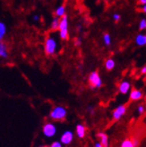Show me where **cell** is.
Masks as SVG:
<instances>
[{
  "instance_id": "obj_4",
  "label": "cell",
  "mask_w": 146,
  "mask_h": 147,
  "mask_svg": "<svg viewBox=\"0 0 146 147\" xmlns=\"http://www.w3.org/2000/svg\"><path fill=\"white\" fill-rule=\"evenodd\" d=\"M88 83L92 89H100L103 84L102 79L98 71H92L88 76Z\"/></svg>"
},
{
  "instance_id": "obj_24",
  "label": "cell",
  "mask_w": 146,
  "mask_h": 147,
  "mask_svg": "<svg viewBox=\"0 0 146 147\" xmlns=\"http://www.w3.org/2000/svg\"><path fill=\"white\" fill-rule=\"evenodd\" d=\"M82 42H83V39L81 38V37H78V38H76L75 40V47H80L82 45Z\"/></svg>"
},
{
  "instance_id": "obj_10",
  "label": "cell",
  "mask_w": 146,
  "mask_h": 147,
  "mask_svg": "<svg viewBox=\"0 0 146 147\" xmlns=\"http://www.w3.org/2000/svg\"><path fill=\"white\" fill-rule=\"evenodd\" d=\"M135 44L139 47L146 46V33H139L135 36Z\"/></svg>"
},
{
  "instance_id": "obj_17",
  "label": "cell",
  "mask_w": 146,
  "mask_h": 147,
  "mask_svg": "<svg viewBox=\"0 0 146 147\" xmlns=\"http://www.w3.org/2000/svg\"><path fill=\"white\" fill-rule=\"evenodd\" d=\"M102 40H103V42H104V45L106 47H110L111 43H112V39H111V36L109 33L108 32H105L103 34V37H102Z\"/></svg>"
},
{
  "instance_id": "obj_33",
  "label": "cell",
  "mask_w": 146,
  "mask_h": 147,
  "mask_svg": "<svg viewBox=\"0 0 146 147\" xmlns=\"http://www.w3.org/2000/svg\"><path fill=\"white\" fill-rule=\"evenodd\" d=\"M39 147H47V146H39Z\"/></svg>"
},
{
  "instance_id": "obj_31",
  "label": "cell",
  "mask_w": 146,
  "mask_h": 147,
  "mask_svg": "<svg viewBox=\"0 0 146 147\" xmlns=\"http://www.w3.org/2000/svg\"><path fill=\"white\" fill-rule=\"evenodd\" d=\"M40 20V17H39V16H33V21H35V22H37V21H39Z\"/></svg>"
},
{
  "instance_id": "obj_6",
  "label": "cell",
  "mask_w": 146,
  "mask_h": 147,
  "mask_svg": "<svg viewBox=\"0 0 146 147\" xmlns=\"http://www.w3.org/2000/svg\"><path fill=\"white\" fill-rule=\"evenodd\" d=\"M126 105H119L116 107L114 110H113V113H112V117L115 121H118L122 119V117L126 114Z\"/></svg>"
},
{
  "instance_id": "obj_15",
  "label": "cell",
  "mask_w": 146,
  "mask_h": 147,
  "mask_svg": "<svg viewBox=\"0 0 146 147\" xmlns=\"http://www.w3.org/2000/svg\"><path fill=\"white\" fill-rule=\"evenodd\" d=\"M59 23H60V18L59 17H54L52 22H51V24H50V29L52 31H57L58 30V27H59Z\"/></svg>"
},
{
  "instance_id": "obj_8",
  "label": "cell",
  "mask_w": 146,
  "mask_h": 147,
  "mask_svg": "<svg viewBox=\"0 0 146 147\" xmlns=\"http://www.w3.org/2000/svg\"><path fill=\"white\" fill-rule=\"evenodd\" d=\"M130 90H131V83L129 81L124 80L118 85V92L123 95L127 94L130 92Z\"/></svg>"
},
{
  "instance_id": "obj_22",
  "label": "cell",
  "mask_w": 146,
  "mask_h": 147,
  "mask_svg": "<svg viewBox=\"0 0 146 147\" xmlns=\"http://www.w3.org/2000/svg\"><path fill=\"white\" fill-rule=\"evenodd\" d=\"M95 107L92 106V105H89L88 107H87V112H88L90 115L93 116L94 114H95Z\"/></svg>"
},
{
  "instance_id": "obj_32",
  "label": "cell",
  "mask_w": 146,
  "mask_h": 147,
  "mask_svg": "<svg viewBox=\"0 0 146 147\" xmlns=\"http://www.w3.org/2000/svg\"><path fill=\"white\" fill-rule=\"evenodd\" d=\"M142 12L146 14V5H143V7H142Z\"/></svg>"
},
{
  "instance_id": "obj_25",
  "label": "cell",
  "mask_w": 146,
  "mask_h": 147,
  "mask_svg": "<svg viewBox=\"0 0 146 147\" xmlns=\"http://www.w3.org/2000/svg\"><path fill=\"white\" fill-rule=\"evenodd\" d=\"M62 145H63V144L61 142H59V141H55V142H53L52 144H50L49 147H63Z\"/></svg>"
},
{
  "instance_id": "obj_27",
  "label": "cell",
  "mask_w": 146,
  "mask_h": 147,
  "mask_svg": "<svg viewBox=\"0 0 146 147\" xmlns=\"http://www.w3.org/2000/svg\"><path fill=\"white\" fill-rule=\"evenodd\" d=\"M140 73H141V75H146V65H144V67L141 68Z\"/></svg>"
},
{
  "instance_id": "obj_18",
  "label": "cell",
  "mask_w": 146,
  "mask_h": 147,
  "mask_svg": "<svg viewBox=\"0 0 146 147\" xmlns=\"http://www.w3.org/2000/svg\"><path fill=\"white\" fill-rule=\"evenodd\" d=\"M5 32H6V27L4 23L0 22V41L3 40Z\"/></svg>"
},
{
  "instance_id": "obj_2",
  "label": "cell",
  "mask_w": 146,
  "mask_h": 147,
  "mask_svg": "<svg viewBox=\"0 0 146 147\" xmlns=\"http://www.w3.org/2000/svg\"><path fill=\"white\" fill-rule=\"evenodd\" d=\"M58 31H59V37L62 40H68L69 32H68V16H67V14H65L63 17L60 18Z\"/></svg>"
},
{
  "instance_id": "obj_12",
  "label": "cell",
  "mask_w": 146,
  "mask_h": 147,
  "mask_svg": "<svg viewBox=\"0 0 146 147\" xmlns=\"http://www.w3.org/2000/svg\"><path fill=\"white\" fill-rule=\"evenodd\" d=\"M97 136L100 139V142L102 144L103 147H108V136L106 133H102V132H100V133H99L97 135Z\"/></svg>"
},
{
  "instance_id": "obj_26",
  "label": "cell",
  "mask_w": 146,
  "mask_h": 147,
  "mask_svg": "<svg viewBox=\"0 0 146 147\" xmlns=\"http://www.w3.org/2000/svg\"><path fill=\"white\" fill-rule=\"evenodd\" d=\"M132 142H133L135 147H138V145H139V138L136 136H134L132 138Z\"/></svg>"
},
{
  "instance_id": "obj_7",
  "label": "cell",
  "mask_w": 146,
  "mask_h": 147,
  "mask_svg": "<svg viewBox=\"0 0 146 147\" xmlns=\"http://www.w3.org/2000/svg\"><path fill=\"white\" fill-rule=\"evenodd\" d=\"M73 140H74V133L71 130L65 131L60 137V142L65 145L70 144L73 142Z\"/></svg>"
},
{
  "instance_id": "obj_1",
  "label": "cell",
  "mask_w": 146,
  "mask_h": 147,
  "mask_svg": "<svg viewBox=\"0 0 146 147\" xmlns=\"http://www.w3.org/2000/svg\"><path fill=\"white\" fill-rule=\"evenodd\" d=\"M67 116V109L64 106L54 107L49 113V117L54 121H63Z\"/></svg>"
},
{
  "instance_id": "obj_29",
  "label": "cell",
  "mask_w": 146,
  "mask_h": 147,
  "mask_svg": "<svg viewBox=\"0 0 146 147\" xmlns=\"http://www.w3.org/2000/svg\"><path fill=\"white\" fill-rule=\"evenodd\" d=\"M94 147H103V145H102V144L99 141V142H96L95 144H94Z\"/></svg>"
},
{
  "instance_id": "obj_20",
  "label": "cell",
  "mask_w": 146,
  "mask_h": 147,
  "mask_svg": "<svg viewBox=\"0 0 146 147\" xmlns=\"http://www.w3.org/2000/svg\"><path fill=\"white\" fill-rule=\"evenodd\" d=\"M138 28H139L140 31L146 30V18H142L140 20L139 24H138Z\"/></svg>"
},
{
  "instance_id": "obj_11",
  "label": "cell",
  "mask_w": 146,
  "mask_h": 147,
  "mask_svg": "<svg viewBox=\"0 0 146 147\" xmlns=\"http://www.w3.org/2000/svg\"><path fill=\"white\" fill-rule=\"evenodd\" d=\"M75 133H76V136L79 137V138H83L86 135V128L84 127L83 124H78L76 126V128H75Z\"/></svg>"
},
{
  "instance_id": "obj_3",
  "label": "cell",
  "mask_w": 146,
  "mask_h": 147,
  "mask_svg": "<svg viewBox=\"0 0 146 147\" xmlns=\"http://www.w3.org/2000/svg\"><path fill=\"white\" fill-rule=\"evenodd\" d=\"M44 50L48 56H53L57 50V41L52 36H48L45 40Z\"/></svg>"
},
{
  "instance_id": "obj_9",
  "label": "cell",
  "mask_w": 146,
  "mask_h": 147,
  "mask_svg": "<svg viewBox=\"0 0 146 147\" xmlns=\"http://www.w3.org/2000/svg\"><path fill=\"white\" fill-rule=\"evenodd\" d=\"M143 92L141 90L138 89H133L132 91H130L129 93V99L132 101H137L143 99Z\"/></svg>"
},
{
  "instance_id": "obj_13",
  "label": "cell",
  "mask_w": 146,
  "mask_h": 147,
  "mask_svg": "<svg viewBox=\"0 0 146 147\" xmlns=\"http://www.w3.org/2000/svg\"><path fill=\"white\" fill-rule=\"evenodd\" d=\"M116 67V62L113 58H108L105 61V68L108 71H111L115 68Z\"/></svg>"
},
{
  "instance_id": "obj_19",
  "label": "cell",
  "mask_w": 146,
  "mask_h": 147,
  "mask_svg": "<svg viewBox=\"0 0 146 147\" xmlns=\"http://www.w3.org/2000/svg\"><path fill=\"white\" fill-rule=\"evenodd\" d=\"M121 147H135L132 142V139H126L121 144Z\"/></svg>"
},
{
  "instance_id": "obj_30",
  "label": "cell",
  "mask_w": 146,
  "mask_h": 147,
  "mask_svg": "<svg viewBox=\"0 0 146 147\" xmlns=\"http://www.w3.org/2000/svg\"><path fill=\"white\" fill-rule=\"evenodd\" d=\"M76 28H77V31H79V32H81V31L83 30V26H82V24H77Z\"/></svg>"
},
{
  "instance_id": "obj_14",
  "label": "cell",
  "mask_w": 146,
  "mask_h": 147,
  "mask_svg": "<svg viewBox=\"0 0 146 147\" xmlns=\"http://www.w3.org/2000/svg\"><path fill=\"white\" fill-rule=\"evenodd\" d=\"M0 57L6 58L8 57V52H7V48L5 44L2 41H0Z\"/></svg>"
},
{
  "instance_id": "obj_5",
  "label": "cell",
  "mask_w": 146,
  "mask_h": 147,
  "mask_svg": "<svg viewBox=\"0 0 146 147\" xmlns=\"http://www.w3.org/2000/svg\"><path fill=\"white\" fill-rule=\"evenodd\" d=\"M57 127L55 126V124L50 123V122L46 123L42 127L43 135L48 138H51V137L55 136L57 134Z\"/></svg>"
},
{
  "instance_id": "obj_21",
  "label": "cell",
  "mask_w": 146,
  "mask_h": 147,
  "mask_svg": "<svg viewBox=\"0 0 146 147\" xmlns=\"http://www.w3.org/2000/svg\"><path fill=\"white\" fill-rule=\"evenodd\" d=\"M145 111H146V107H145L144 104H139V105H138V107H137V112H138V114L143 115V114L145 113Z\"/></svg>"
},
{
  "instance_id": "obj_16",
  "label": "cell",
  "mask_w": 146,
  "mask_h": 147,
  "mask_svg": "<svg viewBox=\"0 0 146 147\" xmlns=\"http://www.w3.org/2000/svg\"><path fill=\"white\" fill-rule=\"evenodd\" d=\"M65 12H67V10H65V5H59L56 9L55 14H56V16L61 18V17H63L65 14Z\"/></svg>"
},
{
  "instance_id": "obj_23",
  "label": "cell",
  "mask_w": 146,
  "mask_h": 147,
  "mask_svg": "<svg viewBox=\"0 0 146 147\" xmlns=\"http://www.w3.org/2000/svg\"><path fill=\"white\" fill-rule=\"evenodd\" d=\"M112 18L115 21V23H118V22L121 20V14L118 13H115L112 16Z\"/></svg>"
},
{
  "instance_id": "obj_28",
  "label": "cell",
  "mask_w": 146,
  "mask_h": 147,
  "mask_svg": "<svg viewBox=\"0 0 146 147\" xmlns=\"http://www.w3.org/2000/svg\"><path fill=\"white\" fill-rule=\"evenodd\" d=\"M138 4L143 6V5H146V0H138Z\"/></svg>"
}]
</instances>
